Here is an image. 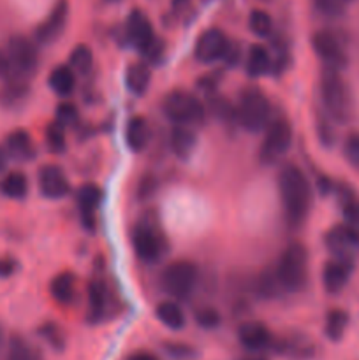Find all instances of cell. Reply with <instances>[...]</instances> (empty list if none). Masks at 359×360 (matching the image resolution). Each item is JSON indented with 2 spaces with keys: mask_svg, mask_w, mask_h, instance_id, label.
Masks as SVG:
<instances>
[{
  "mask_svg": "<svg viewBox=\"0 0 359 360\" xmlns=\"http://www.w3.org/2000/svg\"><path fill=\"white\" fill-rule=\"evenodd\" d=\"M278 192L285 224L298 231L308 220L312 210V185L308 176L296 164H285L278 172Z\"/></svg>",
  "mask_w": 359,
  "mask_h": 360,
  "instance_id": "6da1fadb",
  "label": "cell"
},
{
  "mask_svg": "<svg viewBox=\"0 0 359 360\" xmlns=\"http://www.w3.org/2000/svg\"><path fill=\"white\" fill-rule=\"evenodd\" d=\"M280 290L298 294L308 283V250L303 243L292 241L282 250L275 267Z\"/></svg>",
  "mask_w": 359,
  "mask_h": 360,
  "instance_id": "7a4b0ae2",
  "label": "cell"
},
{
  "mask_svg": "<svg viewBox=\"0 0 359 360\" xmlns=\"http://www.w3.org/2000/svg\"><path fill=\"white\" fill-rule=\"evenodd\" d=\"M320 101L331 122L345 123L352 116V94L340 70L322 69Z\"/></svg>",
  "mask_w": 359,
  "mask_h": 360,
  "instance_id": "3957f363",
  "label": "cell"
},
{
  "mask_svg": "<svg viewBox=\"0 0 359 360\" xmlns=\"http://www.w3.org/2000/svg\"><path fill=\"white\" fill-rule=\"evenodd\" d=\"M271 122V102L257 86H245L238 95L236 123L246 132H263Z\"/></svg>",
  "mask_w": 359,
  "mask_h": 360,
  "instance_id": "277c9868",
  "label": "cell"
},
{
  "mask_svg": "<svg viewBox=\"0 0 359 360\" xmlns=\"http://www.w3.org/2000/svg\"><path fill=\"white\" fill-rule=\"evenodd\" d=\"M162 112L172 125L199 127L206 120V105L196 94L176 88L162 98Z\"/></svg>",
  "mask_w": 359,
  "mask_h": 360,
  "instance_id": "5b68a950",
  "label": "cell"
},
{
  "mask_svg": "<svg viewBox=\"0 0 359 360\" xmlns=\"http://www.w3.org/2000/svg\"><path fill=\"white\" fill-rule=\"evenodd\" d=\"M292 130L291 122L285 116H278L270 122L264 130V139L259 148V158L264 165H275L289 153L292 146Z\"/></svg>",
  "mask_w": 359,
  "mask_h": 360,
  "instance_id": "8992f818",
  "label": "cell"
},
{
  "mask_svg": "<svg viewBox=\"0 0 359 360\" xmlns=\"http://www.w3.org/2000/svg\"><path fill=\"white\" fill-rule=\"evenodd\" d=\"M132 248L144 264H155L168 253V239L155 221L143 220L132 231Z\"/></svg>",
  "mask_w": 359,
  "mask_h": 360,
  "instance_id": "52a82bcc",
  "label": "cell"
},
{
  "mask_svg": "<svg viewBox=\"0 0 359 360\" xmlns=\"http://www.w3.org/2000/svg\"><path fill=\"white\" fill-rule=\"evenodd\" d=\"M197 283V267L190 260H175L160 274V285L172 301H187Z\"/></svg>",
  "mask_w": 359,
  "mask_h": 360,
  "instance_id": "ba28073f",
  "label": "cell"
},
{
  "mask_svg": "<svg viewBox=\"0 0 359 360\" xmlns=\"http://www.w3.org/2000/svg\"><path fill=\"white\" fill-rule=\"evenodd\" d=\"M312 48L319 60L322 62L324 69L344 70L347 67L348 56L345 49L344 41L340 35L334 34L333 30H319L312 37Z\"/></svg>",
  "mask_w": 359,
  "mask_h": 360,
  "instance_id": "9c48e42d",
  "label": "cell"
},
{
  "mask_svg": "<svg viewBox=\"0 0 359 360\" xmlns=\"http://www.w3.org/2000/svg\"><path fill=\"white\" fill-rule=\"evenodd\" d=\"M231 41L220 28H208L197 37L194 46V56L201 63H215L222 62L227 53Z\"/></svg>",
  "mask_w": 359,
  "mask_h": 360,
  "instance_id": "30bf717a",
  "label": "cell"
},
{
  "mask_svg": "<svg viewBox=\"0 0 359 360\" xmlns=\"http://www.w3.org/2000/svg\"><path fill=\"white\" fill-rule=\"evenodd\" d=\"M37 188L44 199L60 200L70 193V181L60 165L44 164L37 171Z\"/></svg>",
  "mask_w": 359,
  "mask_h": 360,
  "instance_id": "8fae6325",
  "label": "cell"
},
{
  "mask_svg": "<svg viewBox=\"0 0 359 360\" xmlns=\"http://www.w3.org/2000/svg\"><path fill=\"white\" fill-rule=\"evenodd\" d=\"M69 21V0H56L41 25L35 28V42L42 46L53 44L63 34Z\"/></svg>",
  "mask_w": 359,
  "mask_h": 360,
  "instance_id": "7c38bea8",
  "label": "cell"
},
{
  "mask_svg": "<svg viewBox=\"0 0 359 360\" xmlns=\"http://www.w3.org/2000/svg\"><path fill=\"white\" fill-rule=\"evenodd\" d=\"M102 199H104V192L95 183H84L77 188L76 192V206L77 213H80L81 225L87 231H95L97 224H95V217L101 207Z\"/></svg>",
  "mask_w": 359,
  "mask_h": 360,
  "instance_id": "4fadbf2b",
  "label": "cell"
},
{
  "mask_svg": "<svg viewBox=\"0 0 359 360\" xmlns=\"http://www.w3.org/2000/svg\"><path fill=\"white\" fill-rule=\"evenodd\" d=\"M352 269H354L352 257H333L331 260H327L322 269L324 290L331 295L340 294L351 280Z\"/></svg>",
  "mask_w": 359,
  "mask_h": 360,
  "instance_id": "5bb4252c",
  "label": "cell"
},
{
  "mask_svg": "<svg viewBox=\"0 0 359 360\" xmlns=\"http://www.w3.org/2000/svg\"><path fill=\"white\" fill-rule=\"evenodd\" d=\"M125 39L137 51H141V55L153 44L157 35L153 32V25H151V21L148 20L143 11L134 9L129 14L125 23Z\"/></svg>",
  "mask_w": 359,
  "mask_h": 360,
  "instance_id": "9a60e30c",
  "label": "cell"
},
{
  "mask_svg": "<svg viewBox=\"0 0 359 360\" xmlns=\"http://www.w3.org/2000/svg\"><path fill=\"white\" fill-rule=\"evenodd\" d=\"M326 246L333 257H352L359 248V229L347 224L336 225L326 234Z\"/></svg>",
  "mask_w": 359,
  "mask_h": 360,
  "instance_id": "2e32d148",
  "label": "cell"
},
{
  "mask_svg": "<svg viewBox=\"0 0 359 360\" xmlns=\"http://www.w3.org/2000/svg\"><path fill=\"white\" fill-rule=\"evenodd\" d=\"M238 340L248 352H264L273 347V334L263 322H245L238 327Z\"/></svg>",
  "mask_w": 359,
  "mask_h": 360,
  "instance_id": "e0dca14e",
  "label": "cell"
},
{
  "mask_svg": "<svg viewBox=\"0 0 359 360\" xmlns=\"http://www.w3.org/2000/svg\"><path fill=\"white\" fill-rule=\"evenodd\" d=\"M88 322L101 323L106 319L109 306V288L102 280H92L87 288Z\"/></svg>",
  "mask_w": 359,
  "mask_h": 360,
  "instance_id": "ac0fdd59",
  "label": "cell"
},
{
  "mask_svg": "<svg viewBox=\"0 0 359 360\" xmlns=\"http://www.w3.org/2000/svg\"><path fill=\"white\" fill-rule=\"evenodd\" d=\"M4 148H6L9 158L18 162H32L37 157V148H35L34 139L23 129H16L7 134Z\"/></svg>",
  "mask_w": 359,
  "mask_h": 360,
  "instance_id": "d6986e66",
  "label": "cell"
},
{
  "mask_svg": "<svg viewBox=\"0 0 359 360\" xmlns=\"http://www.w3.org/2000/svg\"><path fill=\"white\" fill-rule=\"evenodd\" d=\"M77 294V276L73 271H62L49 281V295L55 302L63 306L73 304Z\"/></svg>",
  "mask_w": 359,
  "mask_h": 360,
  "instance_id": "ffe728a7",
  "label": "cell"
},
{
  "mask_svg": "<svg viewBox=\"0 0 359 360\" xmlns=\"http://www.w3.org/2000/svg\"><path fill=\"white\" fill-rule=\"evenodd\" d=\"M151 139L150 123L144 116H132L125 125V144L134 153H143Z\"/></svg>",
  "mask_w": 359,
  "mask_h": 360,
  "instance_id": "44dd1931",
  "label": "cell"
},
{
  "mask_svg": "<svg viewBox=\"0 0 359 360\" xmlns=\"http://www.w3.org/2000/svg\"><path fill=\"white\" fill-rule=\"evenodd\" d=\"M245 72L252 79H259L273 72V56L264 44H252L246 51Z\"/></svg>",
  "mask_w": 359,
  "mask_h": 360,
  "instance_id": "7402d4cb",
  "label": "cell"
},
{
  "mask_svg": "<svg viewBox=\"0 0 359 360\" xmlns=\"http://www.w3.org/2000/svg\"><path fill=\"white\" fill-rule=\"evenodd\" d=\"M77 74L70 69L69 63H60L49 72L48 86L55 95L62 98H69L74 94L77 84Z\"/></svg>",
  "mask_w": 359,
  "mask_h": 360,
  "instance_id": "603a6c76",
  "label": "cell"
},
{
  "mask_svg": "<svg viewBox=\"0 0 359 360\" xmlns=\"http://www.w3.org/2000/svg\"><path fill=\"white\" fill-rule=\"evenodd\" d=\"M169 144H171L172 153H175L180 160H189L197 146L196 132H194L192 127L172 125Z\"/></svg>",
  "mask_w": 359,
  "mask_h": 360,
  "instance_id": "cb8c5ba5",
  "label": "cell"
},
{
  "mask_svg": "<svg viewBox=\"0 0 359 360\" xmlns=\"http://www.w3.org/2000/svg\"><path fill=\"white\" fill-rule=\"evenodd\" d=\"M151 83V67L146 62H134L125 70V86L136 97H143Z\"/></svg>",
  "mask_w": 359,
  "mask_h": 360,
  "instance_id": "d4e9b609",
  "label": "cell"
},
{
  "mask_svg": "<svg viewBox=\"0 0 359 360\" xmlns=\"http://www.w3.org/2000/svg\"><path fill=\"white\" fill-rule=\"evenodd\" d=\"M155 316L164 327L171 330H182L187 326V315L178 301H162L155 308Z\"/></svg>",
  "mask_w": 359,
  "mask_h": 360,
  "instance_id": "484cf974",
  "label": "cell"
},
{
  "mask_svg": "<svg viewBox=\"0 0 359 360\" xmlns=\"http://www.w3.org/2000/svg\"><path fill=\"white\" fill-rule=\"evenodd\" d=\"M334 193L338 197V202H340L341 214H344L345 224L351 225V227L359 229V197L351 186L347 185H336L334 186Z\"/></svg>",
  "mask_w": 359,
  "mask_h": 360,
  "instance_id": "4316f807",
  "label": "cell"
},
{
  "mask_svg": "<svg viewBox=\"0 0 359 360\" xmlns=\"http://www.w3.org/2000/svg\"><path fill=\"white\" fill-rule=\"evenodd\" d=\"M28 190H30V183H28L27 174L21 171H9L0 179V193L6 199L23 200L28 195Z\"/></svg>",
  "mask_w": 359,
  "mask_h": 360,
  "instance_id": "83f0119b",
  "label": "cell"
},
{
  "mask_svg": "<svg viewBox=\"0 0 359 360\" xmlns=\"http://www.w3.org/2000/svg\"><path fill=\"white\" fill-rule=\"evenodd\" d=\"M348 327V313L341 308H333L326 315L324 333L329 341H340Z\"/></svg>",
  "mask_w": 359,
  "mask_h": 360,
  "instance_id": "f1b7e54d",
  "label": "cell"
},
{
  "mask_svg": "<svg viewBox=\"0 0 359 360\" xmlns=\"http://www.w3.org/2000/svg\"><path fill=\"white\" fill-rule=\"evenodd\" d=\"M208 108L217 120L224 123H236V104H232L227 97L217 94L208 95Z\"/></svg>",
  "mask_w": 359,
  "mask_h": 360,
  "instance_id": "f546056e",
  "label": "cell"
},
{
  "mask_svg": "<svg viewBox=\"0 0 359 360\" xmlns=\"http://www.w3.org/2000/svg\"><path fill=\"white\" fill-rule=\"evenodd\" d=\"M69 65L80 76H87L94 69V51L88 44H77L76 48L70 51Z\"/></svg>",
  "mask_w": 359,
  "mask_h": 360,
  "instance_id": "4dcf8cb0",
  "label": "cell"
},
{
  "mask_svg": "<svg viewBox=\"0 0 359 360\" xmlns=\"http://www.w3.org/2000/svg\"><path fill=\"white\" fill-rule=\"evenodd\" d=\"M44 143L48 146L49 153L63 155L67 150V134L63 127L56 122H51L44 130Z\"/></svg>",
  "mask_w": 359,
  "mask_h": 360,
  "instance_id": "1f68e13d",
  "label": "cell"
},
{
  "mask_svg": "<svg viewBox=\"0 0 359 360\" xmlns=\"http://www.w3.org/2000/svg\"><path fill=\"white\" fill-rule=\"evenodd\" d=\"M39 336L49 345L55 352H62L65 348L67 343V338L65 333H63L62 327L55 322H44L41 327L37 329Z\"/></svg>",
  "mask_w": 359,
  "mask_h": 360,
  "instance_id": "d6a6232c",
  "label": "cell"
},
{
  "mask_svg": "<svg viewBox=\"0 0 359 360\" xmlns=\"http://www.w3.org/2000/svg\"><path fill=\"white\" fill-rule=\"evenodd\" d=\"M35 355H37V350H34L25 338L18 334L9 338L6 360H35Z\"/></svg>",
  "mask_w": 359,
  "mask_h": 360,
  "instance_id": "836d02e7",
  "label": "cell"
},
{
  "mask_svg": "<svg viewBox=\"0 0 359 360\" xmlns=\"http://www.w3.org/2000/svg\"><path fill=\"white\" fill-rule=\"evenodd\" d=\"M248 28L257 37H270L271 32H273V20L266 11L253 9L248 16Z\"/></svg>",
  "mask_w": 359,
  "mask_h": 360,
  "instance_id": "e575fe53",
  "label": "cell"
},
{
  "mask_svg": "<svg viewBox=\"0 0 359 360\" xmlns=\"http://www.w3.org/2000/svg\"><path fill=\"white\" fill-rule=\"evenodd\" d=\"M55 122L58 123L63 129H70V127H76L80 122V111H77V105L70 101H63L56 105L55 112Z\"/></svg>",
  "mask_w": 359,
  "mask_h": 360,
  "instance_id": "d590c367",
  "label": "cell"
},
{
  "mask_svg": "<svg viewBox=\"0 0 359 360\" xmlns=\"http://www.w3.org/2000/svg\"><path fill=\"white\" fill-rule=\"evenodd\" d=\"M194 319H196L197 326L204 330H213L217 327H220L222 323V315L217 309L211 308V306H203V308L197 309Z\"/></svg>",
  "mask_w": 359,
  "mask_h": 360,
  "instance_id": "8d00e7d4",
  "label": "cell"
},
{
  "mask_svg": "<svg viewBox=\"0 0 359 360\" xmlns=\"http://www.w3.org/2000/svg\"><path fill=\"white\" fill-rule=\"evenodd\" d=\"M172 16L183 25H189L192 18L196 16V9H194L192 0H172L171 4Z\"/></svg>",
  "mask_w": 359,
  "mask_h": 360,
  "instance_id": "74e56055",
  "label": "cell"
},
{
  "mask_svg": "<svg viewBox=\"0 0 359 360\" xmlns=\"http://www.w3.org/2000/svg\"><path fill=\"white\" fill-rule=\"evenodd\" d=\"M164 352L169 357L176 360H187L196 355V348L187 343H182V341H168V343H164Z\"/></svg>",
  "mask_w": 359,
  "mask_h": 360,
  "instance_id": "f35d334b",
  "label": "cell"
},
{
  "mask_svg": "<svg viewBox=\"0 0 359 360\" xmlns=\"http://www.w3.org/2000/svg\"><path fill=\"white\" fill-rule=\"evenodd\" d=\"M344 157L352 167L359 169V132L348 134L344 143Z\"/></svg>",
  "mask_w": 359,
  "mask_h": 360,
  "instance_id": "ab89813d",
  "label": "cell"
},
{
  "mask_svg": "<svg viewBox=\"0 0 359 360\" xmlns=\"http://www.w3.org/2000/svg\"><path fill=\"white\" fill-rule=\"evenodd\" d=\"M313 2H315V7L324 16L334 18L344 14V11L347 9L351 0H313Z\"/></svg>",
  "mask_w": 359,
  "mask_h": 360,
  "instance_id": "60d3db41",
  "label": "cell"
},
{
  "mask_svg": "<svg viewBox=\"0 0 359 360\" xmlns=\"http://www.w3.org/2000/svg\"><path fill=\"white\" fill-rule=\"evenodd\" d=\"M220 81H222V72L220 70H213V72H206L204 76H201L199 79H197V86H199L208 97V95L211 94H217V88L218 84H220Z\"/></svg>",
  "mask_w": 359,
  "mask_h": 360,
  "instance_id": "b9f144b4",
  "label": "cell"
},
{
  "mask_svg": "<svg viewBox=\"0 0 359 360\" xmlns=\"http://www.w3.org/2000/svg\"><path fill=\"white\" fill-rule=\"evenodd\" d=\"M280 290L278 287V281L275 278V273H266V276L263 274V278L259 280V292L264 295V297H271L277 292Z\"/></svg>",
  "mask_w": 359,
  "mask_h": 360,
  "instance_id": "7bdbcfd3",
  "label": "cell"
},
{
  "mask_svg": "<svg viewBox=\"0 0 359 360\" xmlns=\"http://www.w3.org/2000/svg\"><path fill=\"white\" fill-rule=\"evenodd\" d=\"M319 137L324 146H331L334 143V130L331 127L329 120H324L322 123L319 122Z\"/></svg>",
  "mask_w": 359,
  "mask_h": 360,
  "instance_id": "ee69618b",
  "label": "cell"
},
{
  "mask_svg": "<svg viewBox=\"0 0 359 360\" xmlns=\"http://www.w3.org/2000/svg\"><path fill=\"white\" fill-rule=\"evenodd\" d=\"M18 262L13 257H0V278H9L16 273Z\"/></svg>",
  "mask_w": 359,
  "mask_h": 360,
  "instance_id": "f6af8a7d",
  "label": "cell"
},
{
  "mask_svg": "<svg viewBox=\"0 0 359 360\" xmlns=\"http://www.w3.org/2000/svg\"><path fill=\"white\" fill-rule=\"evenodd\" d=\"M239 58H241V51H239V46H234L231 42V44H229L227 53H225V56H224V60H222V62L225 63V67H232V65H236V63L239 62Z\"/></svg>",
  "mask_w": 359,
  "mask_h": 360,
  "instance_id": "bcb514c9",
  "label": "cell"
},
{
  "mask_svg": "<svg viewBox=\"0 0 359 360\" xmlns=\"http://www.w3.org/2000/svg\"><path fill=\"white\" fill-rule=\"evenodd\" d=\"M127 360H160L157 355L150 354V352H136V354L129 355Z\"/></svg>",
  "mask_w": 359,
  "mask_h": 360,
  "instance_id": "7dc6e473",
  "label": "cell"
},
{
  "mask_svg": "<svg viewBox=\"0 0 359 360\" xmlns=\"http://www.w3.org/2000/svg\"><path fill=\"white\" fill-rule=\"evenodd\" d=\"M7 162H9V155H7L6 148H0V172L6 171Z\"/></svg>",
  "mask_w": 359,
  "mask_h": 360,
  "instance_id": "c3c4849f",
  "label": "cell"
},
{
  "mask_svg": "<svg viewBox=\"0 0 359 360\" xmlns=\"http://www.w3.org/2000/svg\"><path fill=\"white\" fill-rule=\"evenodd\" d=\"M6 74V53L0 49V77H4Z\"/></svg>",
  "mask_w": 359,
  "mask_h": 360,
  "instance_id": "681fc988",
  "label": "cell"
},
{
  "mask_svg": "<svg viewBox=\"0 0 359 360\" xmlns=\"http://www.w3.org/2000/svg\"><path fill=\"white\" fill-rule=\"evenodd\" d=\"M35 360H44V357H42L41 352H37V355H35Z\"/></svg>",
  "mask_w": 359,
  "mask_h": 360,
  "instance_id": "f907efd6",
  "label": "cell"
},
{
  "mask_svg": "<svg viewBox=\"0 0 359 360\" xmlns=\"http://www.w3.org/2000/svg\"><path fill=\"white\" fill-rule=\"evenodd\" d=\"M246 360H264L263 357H252V359H246Z\"/></svg>",
  "mask_w": 359,
  "mask_h": 360,
  "instance_id": "816d5d0a",
  "label": "cell"
},
{
  "mask_svg": "<svg viewBox=\"0 0 359 360\" xmlns=\"http://www.w3.org/2000/svg\"><path fill=\"white\" fill-rule=\"evenodd\" d=\"M0 347H2V329H0Z\"/></svg>",
  "mask_w": 359,
  "mask_h": 360,
  "instance_id": "f5cc1de1",
  "label": "cell"
},
{
  "mask_svg": "<svg viewBox=\"0 0 359 360\" xmlns=\"http://www.w3.org/2000/svg\"><path fill=\"white\" fill-rule=\"evenodd\" d=\"M109 2H118V0H109Z\"/></svg>",
  "mask_w": 359,
  "mask_h": 360,
  "instance_id": "db71d44e",
  "label": "cell"
}]
</instances>
